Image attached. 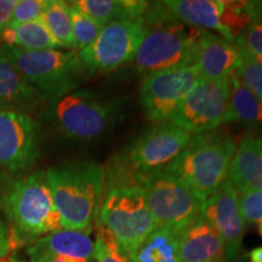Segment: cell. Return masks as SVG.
I'll return each instance as SVG.
<instances>
[{"label":"cell","mask_w":262,"mask_h":262,"mask_svg":"<svg viewBox=\"0 0 262 262\" xmlns=\"http://www.w3.org/2000/svg\"><path fill=\"white\" fill-rule=\"evenodd\" d=\"M143 19L146 35L134 58L140 73L148 75L194 64L196 45L204 29L178 21L163 3L148 5Z\"/></svg>","instance_id":"1"},{"label":"cell","mask_w":262,"mask_h":262,"mask_svg":"<svg viewBox=\"0 0 262 262\" xmlns=\"http://www.w3.org/2000/svg\"><path fill=\"white\" fill-rule=\"evenodd\" d=\"M47 178L62 228L90 233L106 182L102 166L94 162L63 164L49 169Z\"/></svg>","instance_id":"2"},{"label":"cell","mask_w":262,"mask_h":262,"mask_svg":"<svg viewBox=\"0 0 262 262\" xmlns=\"http://www.w3.org/2000/svg\"><path fill=\"white\" fill-rule=\"evenodd\" d=\"M235 149L234 140L226 134H199L164 171L185 183L203 203L228 180Z\"/></svg>","instance_id":"3"},{"label":"cell","mask_w":262,"mask_h":262,"mask_svg":"<svg viewBox=\"0 0 262 262\" xmlns=\"http://www.w3.org/2000/svg\"><path fill=\"white\" fill-rule=\"evenodd\" d=\"M4 205L12 225L9 234L10 249L62 228L61 215L55 208L47 171L33 172L15 182L4 196Z\"/></svg>","instance_id":"4"},{"label":"cell","mask_w":262,"mask_h":262,"mask_svg":"<svg viewBox=\"0 0 262 262\" xmlns=\"http://www.w3.org/2000/svg\"><path fill=\"white\" fill-rule=\"evenodd\" d=\"M2 49L22 77L49 102L73 93L86 73L79 55L74 51L56 49L28 51L16 47Z\"/></svg>","instance_id":"5"},{"label":"cell","mask_w":262,"mask_h":262,"mask_svg":"<svg viewBox=\"0 0 262 262\" xmlns=\"http://www.w3.org/2000/svg\"><path fill=\"white\" fill-rule=\"evenodd\" d=\"M100 219L126 256L157 227L149 211L145 189L140 186L111 188L101 206Z\"/></svg>","instance_id":"6"},{"label":"cell","mask_w":262,"mask_h":262,"mask_svg":"<svg viewBox=\"0 0 262 262\" xmlns=\"http://www.w3.org/2000/svg\"><path fill=\"white\" fill-rule=\"evenodd\" d=\"M191 139L188 131L171 123L159 124L139 137L127 153L117 160L122 166L120 173H129V179H135V186L141 187L147 178L171 164Z\"/></svg>","instance_id":"7"},{"label":"cell","mask_w":262,"mask_h":262,"mask_svg":"<svg viewBox=\"0 0 262 262\" xmlns=\"http://www.w3.org/2000/svg\"><path fill=\"white\" fill-rule=\"evenodd\" d=\"M118 108L90 91H73L51 102V122L64 136L73 140L100 139L110 130Z\"/></svg>","instance_id":"8"},{"label":"cell","mask_w":262,"mask_h":262,"mask_svg":"<svg viewBox=\"0 0 262 262\" xmlns=\"http://www.w3.org/2000/svg\"><path fill=\"white\" fill-rule=\"evenodd\" d=\"M157 227L183 232L202 216V202L185 183L166 171L153 173L142 182Z\"/></svg>","instance_id":"9"},{"label":"cell","mask_w":262,"mask_h":262,"mask_svg":"<svg viewBox=\"0 0 262 262\" xmlns=\"http://www.w3.org/2000/svg\"><path fill=\"white\" fill-rule=\"evenodd\" d=\"M143 17L122 19L106 25L79 58L86 72H108L134 61L146 35Z\"/></svg>","instance_id":"10"},{"label":"cell","mask_w":262,"mask_h":262,"mask_svg":"<svg viewBox=\"0 0 262 262\" xmlns=\"http://www.w3.org/2000/svg\"><path fill=\"white\" fill-rule=\"evenodd\" d=\"M228 79L212 81L201 78L183 98L169 123L191 135L209 133L224 124L228 110Z\"/></svg>","instance_id":"11"},{"label":"cell","mask_w":262,"mask_h":262,"mask_svg":"<svg viewBox=\"0 0 262 262\" xmlns=\"http://www.w3.org/2000/svg\"><path fill=\"white\" fill-rule=\"evenodd\" d=\"M199 79L194 64L146 75L140 90V103L146 117L159 123L170 120Z\"/></svg>","instance_id":"12"},{"label":"cell","mask_w":262,"mask_h":262,"mask_svg":"<svg viewBox=\"0 0 262 262\" xmlns=\"http://www.w3.org/2000/svg\"><path fill=\"white\" fill-rule=\"evenodd\" d=\"M40 155L38 123L24 112L0 111V169L18 173Z\"/></svg>","instance_id":"13"},{"label":"cell","mask_w":262,"mask_h":262,"mask_svg":"<svg viewBox=\"0 0 262 262\" xmlns=\"http://www.w3.org/2000/svg\"><path fill=\"white\" fill-rule=\"evenodd\" d=\"M202 216L220 235L226 261H233L241 249L245 221L239 205V193L228 180L202 203Z\"/></svg>","instance_id":"14"},{"label":"cell","mask_w":262,"mask_h":262,"mask_svg":"<svg viewBox=\"0 0 262 262\" xmlns=\"http://www.w3.org/2000/svg\"><path fill=\"white\" fill-rule=\"evenodd\" d=\"M241 48L214 33L203 31L195 50L194 66L199 77L206 80H226L241 63Z\"/></svg>","instance_id":"15"},{"label":"cell","mask_w":262,"mask_h":262,"mask_svg":"<svg viewBox=\"0 0 262 262\" xmlns=\"http://www.w3.org/2000/svg\"><path fill=\"white\" fill-rule=\"evenodd\" d=\"M163 4L182 24L215 31L226 40L235 42L228 28L227 2L225 0H168Z\"/></svg>","instance_id":"16"},{"label":"cell","mask_w":262,"mask_h":262,"mask_svg":"<svg viewBox=\"0 0 262 262\" xmlns=\"http://www.w3.org/2000/svg\"><path fill=\"white\" fill-rule=\"evenodd\" d=\"M32 262H47L54 256H68L90 260L94 255V242L89 233L72 229H60L33 242L27 249Z\"/></svg>","instance_id":"17"},{"label":"cell","mask_w":262,"mask_h":262,"mask_svg":"<svg viewBox=\"0 0 262 262\" xmlns=\"http://www.w3.org/2000/svg\"><path fill=\"white\" fill-rule=\"evenodd\" d=\"M180 262H227L220 235L203 216L180 237Z\"/></svg>","instance_id":"18"},{"label":"cell","mask_w":262,"mask_h":262,"mask_svg":"<svg viewBox=\"0 0 262 262\" xmlns=\"http://www.w3.org/2000/svg\"><path fill=\"white\" fill-rule=\"evenodd\" d=\"M228 181L241 193L262 191V139L247 135L235 149Z\"/></svg>","instance_id":"19"},{"label":"cell","mask_w":262,"mask_h":262,"mask_svg":"<svg viewBox=\"0 0 262 262\" xmlns=\"http://www.w3.org/2000/svg\"><path fill=\"white\" fill-rule=\"evenodd\" d=\"M41 100L38 91L16 70L0 47V111L22 112L35 107Z\"/></svg>","instance_id":"20"},{"label":"cell","mask_w":262,"mask_h":262,"mask_svg":"<svg viewBox=\"0 0 262 262\" xmlns=\"http://www.w3.org/2000/svg\"><path fill=\"white\" fill-rule=\"evenodd\" d=\"M70 5L106 26L114 21L143 17L149 3L141 0H78Z\"/></svg>","instance_id":"21"},{"label":"cell","mask_w":262,"mask_h":262,"mask_svg":"<svg viewBox=\"0 0 262 262\" xmlns=\"http://www.w3.org/2000/svg\"><path fill=\"white\" fill-rule=\"evenodd\" d=\"M181 233L168 227H156L129 255L131 262H180Z\"/></svg>","instance_id":"22"},{"label":"cell","mask_w":262,"mask_h":262,"mask_svg":"<svg viewBox=\"0 0 262 262\" xmlns=\"http://www.w3.org/2000/svg\"><path fill=\"white\" fill-rule=\"evenodd\" d=\"M228 110L225 123L239 122L248 125L262 124V101L255 96L235 73L228 79Z\"/></svg>","instance_id":"23"},{"label":"cell","mask_w":262,"mask_h":262,"mask_svg":"<svg viewBox=\"0 0 262 262\" xmlns=\"http://www.w3.org/2000/svg\"><path fill=\"white\" fill-rule=\"evenodd\" d=\"M40 19L60 47L75 49L70 5L67 3L61 0H49Z\"/></svg>","instance_id":"24"},{"label":"cell","mask_w":262,"mask_h":262,"mask_svg":"<svg viewBox=\"0 0 262 262\" xmlns=\"http://www.w3.org/2000/svg\"><path fill=\"white\" fill-rule=\"evenodd\" d=\"M16 48L28 51L55 50L60 44L51 35L40 18L27 22L15 28Z\"/></svg>","instance_id":"25"},{"label":"cell","mask_w":262,"mask_h":262,"mask_svg":"<svg viewBox=\"0 0 262 262\" xmlns=\"http://www.w3.org/2000/svg\"><path fill=\"white\" fill-rule=\"evenodd\" d=\"M70 12L75 49H79L81 51L96 40L104 26L72 5H70Z\"/></svg>","instance_id":"26"},{"label":"cell","mask_w":262,"mask_h":262,"mask_svg":"<svg viewBox=\"0 0 262 262\" xmlns=\"http://www.w3.org/2000/svg\"><path fill=\"white\" fill-rule=\"evenodd\" d=\"M97 262H130L118 244L117 239L104 226L98 228L96 242L94 243V255Z\"/></svg>","instance_id":"27"},{"label":"cell","mask_w":262,"mask_h":262,"mask_svg":"<svg viewBox=\"0 0 262 262\" xmlns=\"http://www.w3.org/2000/svg\"><path fill=\"white\" fill-rule=\"evenodd\" d=\"M235 44L249 57L262 62V14L255 16L237 38Z\"/></svg>","instance_id":"28"},{"label":"cell","mask_w":262,"mask_h":262,"mask_svg":"<svg viewBox=\"0 0 262 262\" xmlns=\"http://www.w3.org/2000/svg\"><path fill=\"white\" fill-rule=\"evenodd\" d=\"M234 73L247 85L248 89L262 101V62L253 60L243 52L241 63Z\"/></svg>","instance_id":"29"},{"label":"cell","mask_w":262,"mask_h":262,"mask_svg":"<svg viewBox=\"0 0 262 262\" xmlns=\"http://www.w3.org/2000/svg\"><path fill=\"white\" fill-rule=\"evenodd\" d=\"M48 4L49 0H19L15 6L8 27L15 29L18 26L40 18Z\"/></svg>","instance_id":"30"},{"label":"cell","mask_w":262,"mask_h":262,"mask_svg":"<svg viewBox=\"0 0 262 262\" xmlns=\"http://www.w3.org/2000/svg\"><path fill=\"white\" fill-rule=\"evenodd\" d=\"M239 205L244 221L249 224L262 222V191L241 193Z\"/></svg>","instance_id":"31"},{"label":"cell","mask_w":262,"mask_h":262,"mask_svg":"<svg viewBox=\"0 0 262 262\" xmlns=\"http://www.w3.org/2000/svg\"><path fill=\"white\" fill-rule=\"evenodd\" d=\"M16 4H17V0H0V34L11 21Z\"/></svg>","instance_id":"32"},{"label":"cell","mask_w":262,"mask_h":262,"mask_svg":"<svg viewBox=\"0 0 262 262\" xmlns=\"http://www.w3.org/2000/svg\"><path fill=\"white\" fill-rule=\"evenodd\" d=\"M16 45V32L14 28L6 27L0 34V47L11 48Z\"/></svg>","instance_id":"33"},{"label":"cell","mask_w":262,"mask_h":262,"mask_svg":"<svg viewBox=\"0 0 262 262\" xmlns=\"http://www.w3.org/2000/svg\"><path fill=\"white\" fill-rule=\"evenodd\" d=\"M10 250L9 247V235L8 232H4V233H0V258L6 256Z\"/></svg>","instance_id":"34"},{"label":"cell","mask_w":262,"mask_h":262,"mask_svg":"<svg viewBox=\"0 0 262 262\" xmlns=\"http://www.w3.org/2000/svg\"><path fill=\"white\" fill-rule=\"evenodd\" d=\"M47 262H89V260H85V258L68 257V256H54L49 258Z\"/></svg>","instance_id":"35"},{"label":"cell","mask_w":262,"mask_h":262,"mask_svg":"<svg viewBox=\"0 0 262 262\" xmlns=\"http://www.w3.org/2000/svg\"><path fill=\"white\" fill-rule=\"evenodd\" d=\"M250 262H262V247L255 248L249 254Z\"/></svg>","instance_id":"36"},{"label":"cell","mask_w":262,"mask_h":262,"mask_svg":"<svg viewBox=\"0 0 262 262\" xmlns=\"http://www.w3.org/2000/svg\"><path fill=\"white\" fill-rule=\"evenodd\" d=\"M0 262H21V261H17L15 257H9L8 255H6V256L0 258Z\"/></svg>","instance_id":"37"},{"label":"cell","mask_w":262,"mask_h":262,"mask_svg":"<svg viewBox=\"0 0 262 262\" xmlns=\"http://www.w3.org/2000/svg\"><path fill=\"white\" fill-rule=\"evenodd\" d=\"M5 179H8V173H6V172L4 171V170L0 169V182L4 181Z\"/></svg>","instance_id":"38"},{"label":"cell","mask_w":262,"mask_h":262,"mask_svg":"<svg viewBox=\"0 0 262 262\" xmlns=\"http://www.w3.org/2000/svg\"><path fill=\"white\" fill-rule=\"evenodd\" d=\"M4 232H8L5 229V227H4V225L2 224V222H0V233H4Z\"/></svg>","instance_id":"39"},{"label":"cell","mask_w":262,"mask_h":262,"mask_svg":"<svg viewBox=\"0 0 262 262\" xmlns=\"http://www.w3.org/2000/svg\"><path fill=\"white\" fill-rule=\"evenodd\" d=\"M258 231H260V233L262 235V222H260V224H258Z\"/></svg>","instance_id":"40"}]
</instances>
